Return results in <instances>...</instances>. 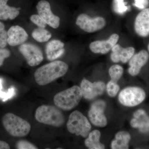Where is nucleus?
I'll return each instance as SVG.
<instances>
[{
  "label": "nucleus",
  "instance_id": "f257e3e1",
  "mask_svg": "<svg viewBox=\"0 0 149 149\" xmlns=\"http://www.w3.org/2000/svg\"><path fill=\"white\" fill-rule=\"evenodd\" d=\"M68 69V65L61 61H56L40 67L35 71L34 77L40 86L48 85L64 76Z\"/></svg>",
  "mask_w": 149,
  "mask_h": 149
},
{
  "label": "nucleus",
  "instance_id": "f03ea898",
  "mask_svg": "<svg viewBox=\"0 0 149 149\" xmlns=\"http://www.w3.org/2000/svg\"><path fill=\"white\" fill-rule=\"evenodd\" d=\"M83 97L79 86L74 85L56 94L54 97V103L60 109L71 110L79 104Z\"/></svg>",
  "mask_w": 149,
  "mask_h": 149
},
{
  "label": "nucleus",
  "instance_id": "7ed1b4c3",
  "mask_svg": "<svg viewBox=\"0 0 149 149\" xmlns=\"http://www.w3.org/2000/svg\"><path fill=\"white\" fill-rule=\"evenodd\" d=\"M35 118L40 123L60 127L64 124L63 113L57 107L43 105L39 107L35 112Z\"/></svg>",
  "mask_w": 149,
  "mask_h": 149
},
{
  "label": "nucleus",
  "instance_id": "20e7f679",
  "mask_svg": "<svg viewBox=\"0 0 149 149\" xmlns=\"http://www.w3.org/2000/svg\"><path fill=\"white\" fill-rule=\"evenodd\" d=\"M2 121L7 132L13 137H25L31 130V125L29 122L10 113L5 114Z\"/></svg>",
  "mask_w": 149,
  "mask_h": 149
},
{
  "label": "nucleus",
  "instance_id": "39448f33",
  "mask_svg": "<svg viewBox=\"0 0 149 149\" xmlns=\"http://www.w3.org/2000/svg\"><path fill=\"white\" fill-rule=\"evenodd\" d=\"M67 128L70 133L86 138L91 131V125L88 118L82 113L74 111L70 115Z\"/></svg>",
  "mask_w": 149,
  "mask_h": 149
},
{
  "label": "nucleus",
  "instance_id": "423d86ee",
  "mask_svg": "<svg viewBox=\"0 0 149 149\" xmlns=\"http://www.w3.org/2000/svg\"><path fill=\"white\" fill-rule=\"evenodd\" d=\"M146 93L142 88L136 87L125 88L120 92L118 100L120 103L128 107L136 106L144 101Z\"/></svg>",
  "mask_w": 149,
  "mask_h": 149
},
{
  "label": "nucleus",
  "instance_id": "0eeeda50",
  "mask_svg": "<svg viewBox=\"0 0 149 149\" xmlns=\"http://www.w3.org/2000/svg\"><path fill=\"white\" fill-rule=\"evenodd\" d=\"M76 24L85 32L93 33L103 29L106 25V22L102 17L91 18L88 15L81 14L77 17Z\"/></svg>",
  "mask_w": 149,
  "mask_h": 149
},
{
  "label": "nucleus",
  "instance_id": "6e6552de",
  "mask_svg": "<svg viewBox=\"0 0 149 149\" xmlns=\"http://www.w3.org/2000/svg\"><path fill=\"white\" fill-rule=\"evenodd\" d=\"M19 50L30 66L39 65L44 59L42 52L38 46L30 43L20 45Z\"/></svg>",
  "mask_w": 149,
  "mask_h": 149
},
{
  "label": "nucleus",
  "instance_id": "1a4fd4ad",
  "mask_svg": "<svg viewBox=\"0 0 149 149\" xmlns=\"http://www.w3.org/2000/svg\"><path fill=\"white\" fill-rule=\"evenodd\" d=\"M105 102L98 100L94 102L88 112V116L91 123L95 126L104 127L107 125V119L104 114L106 108Z\"/></svg>",
  "mask_w": 149,
  "mask_h": 149
},
{
  "label": "nucleus",
  "instance_id": "9d476101",
  "mask_svg": "<svg viewBox=\"0 0 149 149\" xmlns=\"http://www.w3.org/2000/svg\"><path fill=\"white\" fill-rule=\"evenodd\" d=\"M36 8L38 14L47 24L54 29H56L59 26L60 19L53 13L50 4L47 1L41 0L37 3Z\"/></svg>",
  "mask_w": 149,
  "mask_h": 149
},
{
  "label": "nucleus",
  "instance_id": "9b49d317",
  "mask_svg": "<svg viewBox=\"0 0 149 149\" xmlns=\"http://www.w3.org/2000/svg\"><path fill=\"white\" fill-rule=\"evenodd\" d=\"M80 88L84 98L91 100L103 94L105 89V85L101 81L92 83L84 79L81 82Z\"/></svg>",
  "mask_w": 149,
  "mask_h": 149
},
{
  "label": "nucleus",
  "instance_id": "f8f14e48",
  "mask_svg": "<svg viewBox=\"0 0 149 149\" xmlns=\"http://www.w3.org/2000/svg\"><path fill=\"white\" fill-rule=\"evenodd\" d=\"M119 39L117 34H112L108 40L96 41L92 42L90 45L91 52L95 54H105L108 53L116 44Z\"/></svg>",
  "mask_w": 149,
  "mask_h": 149
},
{
  "label": "nucleus",
  "instance_id": "ddd939ff",
  "mask_svg": "<svg viewBox=\"0 0 149 149\" xmlns=\"http://www.w3.org/2000/svg\"><path fill=\"white\" fill-rule=\"evenodd\" d=\"M149 58V54L145 50L133 55L129 60V68L128 69L129 74L133 76L138 75L142 67L148 62Z\"/></svg>",
  "mask_w": 149,
  "mask_h": 149
},
{
  "label": "nucleus",
  "instance_id": "4468645a",
  "mask_svg": "<svg viewBox=\"0 0 149 149\" xmlns=\"http://www.w3.org/2000/svg\"><path fill=\"white\" fill-rule=\"evenodd\" d=\"M134 29L140 37H146L149 35V8L144 9L136 16Z\"/></svg>",
  "mask_w": 149,
  "mask_h": 149
},
{
  "label": "nucleus",
  "instance_id": "2eb2a0df",
  "mask_svg": "<svg viewBox=\"0 0 149 149\" xmlns=\"http://www.w3.org/2000/svg\"><path fill=\"white\" fill-rule=\"evenodd\" d=\"M7 43L15 47L24 44L28 38V35L24 29L18 25L12 26L7 32Z\"/></svg>",
  "mask_w": 149,
  "mask_h": 149
},
{
  "label": "nucleus",
  "instance_id": "dca6fc26",
  "mask_svg": "<svg viewBox=\"0 0 149 149\" xmlns=\"http://www.w3.org/2000/svg\"><path fill=\"white\" fill-rule=\"evenodd\" d=\"M111 59L114 63L121 61L123 63H126L134 54L135 48L133 47L123 48L118 44H116L111 50Z\"/></svg>",
  "mask_w": 149,
  "mask_h": 149
},
{
  "label": "nucleus",
  "instance_id": "f3484780",
  "mask_svg": "<svg viewBox=\"0 0 149 149\" xmlns=\"http://www.w3.org/2000/svg\"><path fill=\"white\" fill-rule=\"evenodd\" d=\"M130 124L133 128H138L141 133H149V116L143 109H138L134 113Z\"/></svg>",
  "mask_w": 149,
  "mask_h": 149
},
{
  "label": "nucleus",
  "instance_id": "a211bd4d",
  "mask_svg": "<svg viewBox=\"0 0 149 149\" xmlns=\"http://www.w3.org/2000/svg\"><path fill=\"white\" fill-rule=\"evenodd\" d=\"M64 44L58 40L50 41L46 46V53L48 60H55L64 53Z\"/></svg>",
  "mask_w": 149,
  "mask_h": 149
},
{
  "label": "nucleus",
  "instance_id": "6ab92c4d",
  "mask_svg": "<svg viewBox=\"0 0 149 149\" xmlns=\"http://www.w3.org/2000/svg\"><path fill=\"white\" fill-rule=\"evenodd\" d=\"M8 1L0 0V20H13L19 15L20 8L8 6Z\"/></svg>",
  "mask_w": 149,
  "mask_h": 149
},
{
  "label": "nucleus",
  "instance_id": "aec40b11",
  "mask_svg": "<svg viewBox=\"0 0 149 149\" xmlns=\"http://www.w3.org/2000/svg\"><path fill=\"white\" fill-rule=\"evenodd\" d=\"M131 137L130 134L122 131L116 133L115 138L111 142V148L113 149H127L129 148V143Z\"/></svg>",
  "mask_w": 149,
  "mask_h": 149
},
{
  "label": "nucleus",
  "instance_id": "412c9836",
  "mask_svg": "<svg viewBox=\"0 0 149 149\" xmlns=\"http://www.w3.org/2000/svg\"><path fill=\"white\" fill-rule=\"evenodd\" d=\"M101 133L98 130H94L89 133L88 138L85 140V144L90 149H103L104 146L100 142Z\"/></svg>",
  "mask_w": 149,
  "mask_h": 149
},
{
  "label": "nucleus",
  "instance_id": "4be33fe9",
  "mask_svg": "<svg viewBox=\"0 0 149 149\" xmlns=\"http://www.w3.org/2000/svg\"><path fill=\"white\" fill-rule=\"evenodd\" d=\"M34 40L40 43L47 42L52 37V34L45 28L38 27L34 29L32 33Z\"/></svg>",
  "mask_w": 149,
  "mask_h": 149
},
{
  "label": "nucleus",
  "instance_id": "5701e85b",
  "mask_svg": "<svg viewBox=\"0 0 149 149\" xmlns=\"http://www.w3.org/2000/svg\"><path fill=\"white\" fill-rule=\"evenodd\" d=\"M109 72L111 80L117 83L118 81L122 77L123 69L119 65H114L110 68Z\"/></svg>",
  "mask_w": 149,
  "mask_h": 149
},
{
  "label": "nucleus",
  "instance_id": "b1692460",
  "mask_svg": "<svg viewBox=\"0 0 149 149\" xmlns=\"http://www.w3.org/2000/svg\"><path fill=\"white\" fill-rule=\"evenodd\" d=\"M113 9L116 13L122 15L128 10V7L124 0H113Z\"/></svg>",
  "mask_w": 149,
  "mask_h": 149
},
{
  "label": "nucleus",
  "instance_id": "393cba45",
  "mask_svg": "<svg viewBox=\"0 0 149 149\" xmlns=\"http://www.w3.org/2000/svg\"><path fill=\"white\" fill-rule=\"evenodd\" d=\"M119 86L117 82L111 80L107 85V90L108 94L110 97H114L119 91Z\"/></svg>",
  "mask_w": 149,
  "mask_h": 149
},
{
  "label": "nucleus",
  "instance_id": "a878e982",
  "mask_svg": "<svg viewBox=\"0 0 149 149\" xmlns=\"http://www.w3.org/2000/svg\"><path fill=\"white\" fill-rule=\"evenodd\" d=\"M8 34L4 24L0 22V47H5L7 45Z\"/></svg>",
  "mask_w": 149,
  "mask_h": 149
},
{
  "label": "nucleus",
  "instance_id": "bb28decb",
  "mask_svg": "<svg viewBox=\"0 0 149 149\" xmlns=\"http://www.w3.org/2000/svg\"><path fill=\"white\" fill-rule=\"evenodd\" d=\"M2 80L0 79V98L2 99L3 102L7 100L8 99L11 98L15 95V90L13 88H11L9 89L7 93L2 92Z\"/></svg>",
  "mask_w": 149,
  "mask_h": 149
},
{
  "label": "nucleus",
  "instance_id": "cd10ccee",
  "mask_svg": "<svg viewBox=\"0 0 149 149\" xmlns=\"http://www.w3.org/2000/svg\"><path fill=\"white\" fill-rule=\"evenodd\" d=\"M30 19L32 22L39 27L45 28L47 26V23L39 15H32L30 17Z\"/></svg>",
  "mask_w": 149,
  "mask_h": 149
},
{
  "label": "nucleus",
  "instance_id": "c85d7f7f",
  "mask_svg": "<svg viewBox=\"0 0 149 149\" xmlns=\"http://www.w3.org/2000/svg\"><path fill=\"white\" fill-rule=\"evenodd\" d=\"M16 148L18 149H38L34 144L25 140H20L17 142L16 144Z\"/></svg>",
  "mask_w": 149,
  "mask_h": 149
},
{
  "label": "nucleus",
  "instance_id": "c756f323",
  "mask_svg": "<svg viewBox=\"0 0 149 149\" xmlns=\"http://www.w3.org/2000/svg\"><path fill=\"white\" fill-rule=\"evenodd\" d=\"M10 52L9 50L4 48H0V67L3 63L6 58H8L10 56Z\"/></svg>",
  "mask_w": 149,
  "mask_h": 149
},
{
  "label": "nucleus",
  "instance_id": "7c9ffc66",
  "mask_svg": "<svg viewBox=\"0 0 149 149\" xmlns=\"http://www.w3.org/2000/svg\"><path fill=\"white\" fill-rule=\"evenodd\" d=\"M149 0H135L134 5L141 9H144L149 5Z\"/></svg>",
  "mask_w": 149,
  "mask_h": 149
},
{
  "label": "nucleus",
  "instance_id": "2f4dec72",
  "mask_svg": "<svg viewBox=\"0 0 149 149\" xmlns=\"http://www.w3.org/2000/svg\"><path fill=\"white\" fill-rule=\"evenodd\" d=\"M10 149L9 144L5 141H0V149Z\"/></svg>",
  "mask_w": 149,
  "mask_h": 149
},
{
  "label": "nucleus",
  "instance_id": "473e14b6",
  "mask_svg": "<svg viewBox=\"0 0 149 149\" xmlns=\"http://www.w3.org/2000/svg\"><path fill=\"white\" fill-rule=\"evenodd\" d=\"M148 50L149 52V43L148 44Z\"/></svg>",
  "mask_w": 149,
  "mask_h": 149
}]
</instances>
